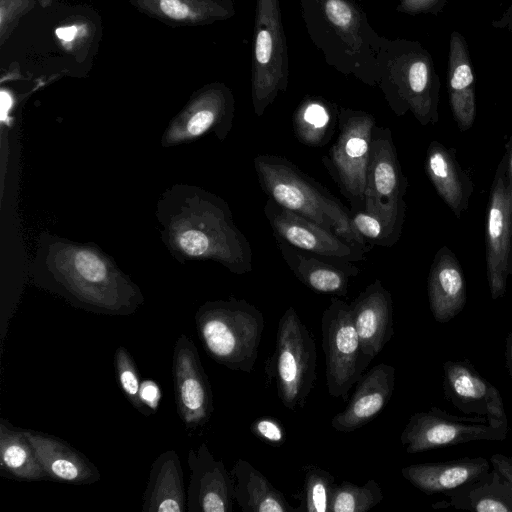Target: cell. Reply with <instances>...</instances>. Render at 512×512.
<instances>
[{"instance_id": "obj_5", "label": "cell", "mask_w": 512, "mask_h": 512, "mask_svg": "<svg viewBox=\"0 0 512 512\" xmlns=\"http://www.w3.org/2000/svg\"><path fill=\"white\" fill-rule=\"evenodd\" d=\"M378 87L397 116L410 111L421 125L438 121L440 79L431 54L416 40L382 39Z\"/></svg>"}, {"instance_id": "obj_16", "label": "cell", "mask_w": 512, "mask_h": 512, "mask_svg": "<svg viewBox=\"0 0 512 512\" xmlns=\"http://www.w3.org/2000/svg\"><path fill=\"white\" fill-rule=\"evenodd\" d=\"M264 214L274 237L298 249L351 262L366 258V252L361 248L312 220L280 206L271 198L266 201Z\"/></svg>"}, {"instance_id": "obj_38", "label": "cell", "mask_w": 512, "mask_h": 512, "mask_svg": "<svg viewBox=\"0 0 512 512\" xmlns=\"http://www.w3.org/2000/svg\"><path fill=\"white\" fill-rule=\"evenodd\" d=\"M139 396L149 415L158 409L161 400V390L155 381L147 379L141 382Z\"/></svg>"}, {"instance_id": "obj_27", "label": "cell", "mask_w": 512, "mask_h": 512, "mask_svg": "<svg viewBox=\"0 0 512 512\" xmlns=\"http://www.w3.org/2000/svg\"><path fill=\"white\" fill-rule=\"evenodd\" d=\"M143 512H187L183 471L175 450L161 453L151 465L143 495Z\"/></svg>"}, {"instance_id": "obj_17", "label": "cell", "mask_w": 512, "mask_h": 512, "mask_svg": "<svg viewBox=\"0 0 512 512\" xmlns=\"http://www.w3.org/2000/svg\"><path fill=\"white\" fill-rule=\"evenodd\" d=\"M443 371L444 396L454 407L466 415L508 424L499 390L468 359L447 360Z\"/></svg>"}, {"instance_id": "obj_25", "label": "cell", "mask_w": 512, "mask_h": 512, "mask_svg": "<svg viewBox=\"0 0 512 512\" xmlns=\"http://www.w3.org/2000/svg\"><path fill=\"white\" fill-rule=\"evenodd\" d=\"M447 88L454 119L464 132L475 119V78L467 42L458 31L450 35Z\"/></svg>"}, {"instance_id": "obj_15", "label": "cell", "mask_w": 512, "mask_h": 512, "mask_svg": "<svg viewBox=\"0 0 512 512\" xmlns=\"http://www.w3.org/2000/svg\"><path fill=\"white\" fill-rule=\"evenodd\" d=\"M174 397L179 418L187 430L203 427L213 412V395L194 342L181 334L172 358Z\"/></svg>"}, {"instance_id": "obj_32", "label": "cell", "mask_w": 512, "mask_h": 512, "mask_svg": "<svg viewBox=\"0 0 512 512\" xmlns=\"http://www.w3.org/2000/svg\"><path fill=\"white\" fill-rule=\"evenodd\" d=\"M382 499V489L374 479H369L363 486L343 480L334 488L329 512H367Z\"/></svg>"}, {"instance_id": "obj_13", "label": "cell", "mask_w": 512, "mask_h": 512, "mask_svg": "<svg viewBox=\"0 0 512 512\" xmlns=\"http://www.w3.org/2000/svg\"><path fill=\"white\" fill-rule=\"evenodd\" d=\"M235 99L224 84H214L203 89L164 130L160 144L171 148L191 143L214 133L223 141L232 129Z\"/></svg>"}, {"instance_id": "obj_3", "label": "cell", "mask_w": 512, "mask_h": 512, "mask_svg": "<svg viewBox=\"0 0 512 512\" xmlns=\"http://www.w3.org/2000/svg\"><path fill=\"white\" fill-rule=\"evenodd\" d=\"M314 46L337 72L375 87L381 78L383 36L355 0H298Z\"/></svg>"}, {"instance_id": "obj_35", "label": "cell", "mask_w": 512, "mask_h": 512, "mask_svg": "<svg viewBox=\"0 0 512 512\" xmlns=\"http://www.w3.org/2000/svg\"><path fill=\"white\" fill-rule=\"evenodd\" d=\"M351 222L355 231L371 244L391 247L398 241L380 218L365 210L351 211Z\"/></svg>"}, {"instance_id": "obj_24", "label": "cell", "mask_w": 512, "mask_h": 512, "mask_svg": "<svg viewBox=\"0 0 512 512\" xmlns=\"http://www.w3.org/2000/svg\"><path fill=\"white\" fill-rule=\"evenodd\" d=\"M491 463L483 457H460L441 462L408 465L402 476L421 492L432 495L446 493L472 482L490 470Z\"/></svg>"}, {"instance_id": "obj_18", "label": "cell", "mask_w": 512, "mask_h": 512, "mask_svg": "<svg viewBox=\"0 0 512 512\" xmlns=\"http://www.w3.org/2000/svg\"><path fill=\"white\" fill-rule=\"evenodd\" d=\"M350 307L360 344L359 367L363 371L394 335L391 293L376 279Z\"/></svg>"}, {"instance_id": "obj_12", "label": "cell", "mask_w": 512, "mask_h": 512, "mask_svg": "<svg viewBox=\"0 0 512 512\" xmlns=\"http://www.w3.org/2000/svg\"><path fill=\"white\" fill-rule=\"evenodd\" d=\"M321 335L328 393L345 401L362 375L360 344L350 303L332 296L321 316Z\"/></svg>"}, {"instance_id": "obj_19", "label": "cell", "mask_w": 512, "mask_h": 512, "mask_svg": "<svg viewBox=\"0 0 512 512\" xmlns=\"http://www.w3.org/2000/svg\"><path fill=\"white\" fill-rule=\"evenodd\" d=\"M187 512H231L234 480L222 460H216L206 443L190 449Z\"/></svg>"}, {"instance_id": "obj_36", "label": "cell", "mask_w": 512, "mask_h": 512, "mask_svg": "<svg viewBox=\"0 0 512 512\" xmlns=\"http://www.w3.org/2000/svg\"><path fill=\"white\" fill-rule=\"evenodd\" d=\"M251 431L261 441L276 447L285 442V430L273 418H258L251 424Z\"/></svg>"}, {"instance_id": "obj_8", "label": "cell", "mask_w": 512, "mask_h": 512, "mask_svg": "<svg viewBox=\"0 0 512 512\" xmlns=\"http://www.w3.org/2000/svg\"><path fill=\"white\" fill-rule=\"evenodd\" d=\"M287 42L279 0H256L251 99L254 113L263 116L288 87Z\"/></svg>"}, {"instance_id": "obj_21", "label": "cell", "mask_w": 512, "mask_h": 512, "mask_svg": "<svg viewBox=\"0 0 512 512\" xmlns=\"http://www.w3.org/2000/svg\"><path fill=\"white\" fill-rule=\"evenodd\" d=\"M396 369L379 363L361 375L347 406L331 420L342 433L353 432L374 419L388 404L395 388Z\"/></svg>"}, {"instance_id": "obj_33", "label": "cell", "mask_w": 512, "mask_h": 512, "mask_svg": "<svg viewBox=\"0 0 512 512\" xmlns=\"http://www.w3.org/2000/svg\"><path fill=\"white\" fill-rule=\"evenodd\" d=\"M304 471L303 500L307 512H329L335 484L334 476L316 465H306Z\"/></svg>"}, {"instance_id": "obj_44", "label": "cell", "mask_w": 512, "mask_h": 512, "mask_svg": "<svg viewBox=\"0 0 512 512\" xmlns=\"http://www.w3.org/2000/svg\"><path fill=\"white\" fill-rule=\"evenodd\" d=\"M77 28L75 26L60 27L56 29V35L59 39L64 41H71L75 38Z\"/></svg>"}, {"instance_id": "obj_6", "label": "cell", "mask_w": 512, "mask_h": 512, "mask_svg": "<svg viewBox=\"0 0 512 512\" xmlns=\"http://www.w3.org/2000/svg\"><path fill=\"white\" fill-rule=\"evenodd\" d=\"M199 340L218 364L251 373L264 330L262 312L244 299L206 301L195 314Z\"/></svg>"}, {"instance_id": "obj_45", "label": "cell", "mask_w": 512, "mask_h": 512, "mask_svg": "<svg viewBox=\"0 0 512 512\" xmlns=\"http://www.w3.org/2000/svg\"><path fill=\"white\" fill-rule=\"evenodd\" d=\"M11 104H12V100H11V97L8 93H6L5 91H2L1 92V112H2V120H4L5 118V113L6 111H8L11 107Z\"/></svg>"}, {"instance_id": "obj_2", "label": "cell", "mask_w": 512, "mask_h": 512, "mask_svg": "<svg viewBox=\"0 0 512 512\" xmlns=\"http://www.w3.org/2000/svg\"><path fill=\"white\" fill-rule=\"evenodd\" d=\"M155 216L160 239L177 262L213 261L236 275L253 270L251 244L220 196L174 184L159 196Z\"/></svg>"}, {"instance_id": "obj_43", "label": "cell", "mask_w": 512, "mask_h": 512, "mask_svg": "<svg viewBox=\"0 0 512 512\" xmlns=\"http://www.w3.org/2000/svg\"><path fill=\"white\" fill-rule=\"evenodd\" d=\"M505 362L509 375L512 379V331H510L505 339Z\"/></svg>"}, {"instance_id": "obj_31", "label": "cell", "mask_w": 512, "mask_h": 512, "mask_svg": "<svg viewBox=\"0 0 512 512\" xmlns=\"http://www.w3.org/2000/svg\"><path fill=\"white\" fill-rule=\"evenodd\" d=\"M320 97H305L292 117V127L299 142L311 147L324 146L333 135L338 110Z\"/></svg>"}, {"instance_id": "obj_10", "label": "cell", "mask_w": 512, "mask_h": 512, "mask_svg": "<svg viewBox=\"0 0 512 512\" xmlns=\"http://www.w3.org/2000/svg\"><path fill=\"white\" fill-rule=\"evenodd\" d=\"M407 187L390 129L375 125L363 210L380 218L397 239L405 221Z\"/></svg>"}, {"instance_id": "obj_34", "label": "cell", "mask_w": 512, "mask_h": 512, "mask_svg": "<svg viewBox=\"0 0 512 512\" xmlns=\"http://www.w3.org/2000/svg\"><path fill=\"white\" fill-rule=\"evenodd\" d=\"M114 368L118 385L127 400L136 410L148 416L149 413L139 396L141 382L137 366L129 351L123 346L115 350Z\"/></svg>"}, {"instance_id": "obj_26", "label": "cell", "mask_w": 512, "mask_h": 512, "mask_svg": "<svg viewBox=\"0 0 512 512\" xmlns=\"http://www.w3.org/2000/svg\"><path fill=\"white\" fill-rule=\"evenodd\" d=\"M425 170L439 196L460 218L468 208L473 184L458 163L455 150L432 141L427 149Z\"/></svg>"}, {"instance_id": "obj_40", "label": "cell", "mask_w": 512, "mask_h": 512, "mask_svg": "<svg viewBox=\"0 0 512 512\" xmlns=\"http://www.w3.org/2000/svg\"><path fill=\"white\" fill-rule=\"evenodd\" d=\"M489 461L492 468L497 470L512 487V456L495 453Z\"/></svg>"}, {"instance_id": "obj_23", "label": "cell", "mask_w": 512, "mask_h": 512, "mask_svg": "<svg viewBox=\"0 0 512 512\" xmlns=\"http://www.w3.org/2000/svg\"><path fill=\"white\" fill-rule=\"evenodd\" d=\"M428 299L431 313L439 323L451 321L465 307V277L458 259L447 246L438 250L430 267Z\"/></svg>"}, {"instance_id": "obj_7", "label": "cell", "mask_w": 512, "mask_h": 512, "mask_svg": "<svg viewBox=\"0 0 512 512\" xmlns=\"http://www.w3.org/2000/svg\"><path fill=\"white\" fill-rule=\"evenodd\" d=\"M316 369L313 335L290 306L278 322L275 350L265 367L267 377L274 379L277 395L287 409L296 411L305 406L315 384Z\"/></svg>"}, {"instance_id": "obj_37", "label": "cell", "mask_w": 512, "mask_h": 512, "mask_svg": "<svg viewBox=\"0 0 512 512\" xmlns=\"http://www.w3.org/2000/svg\"><path fill=\"white\" fill-rule=\"evenodd\" d=\"M448 0H399L396 11L408 15H438Z\"/></svg>"}, {"instance_id": "obj_41", "label": "cell", "mask_w": 512, "mask_h": 512, "mask_svg": "<svg viewBox=\"0 0 512 512\" xmlns=\"http://www.w3.org/2000/svg\"><path fill=\"white\" fill-rule=\"evenodd\" d=\"M491 25L496 29H504L512 33V5L498 19H494Z\"/></svg>"}, {"instance_id": "obj_9", "label": "cell", "mask_w": 512, "mask_h": 512, "mask_svg": "<svg viewBox=\"0 0 512 512\" xmlns=\"http://www.w3.org/2000/svg\"><path fill=\"white\" fill-rule=\"evenodd\" d=\"M337 123L338 137L323 163L350 202L351 211L363 210L375 117L366 111L340 107Z\"/></svg>"}, {"instance_id": "obj_14", "label": "cell", "mask_w": 512, "mask_h": 512, "mask_svg": "<svg viewBox=\"0 0 512 512\" xmlns=\"http://www.w3.org/2000/svg\"><path fill=\"white\" fill-rule=\"evenodd\" d=\"M487 280L491 298L506 293L512 276V186L506 178V159L500 161L492 183L486 226Z\"/></svg>"}, {"instance_id": "obj_4", "label": "cell", "mask_w": 512, "mask_h": 512, "mask_svg": "<svg viewBox=\"0 0 512 512\" xmlns=\"http://www.w3.org/2000/svg\"><path fill=\"white\" fill-rule=\"evenodd\" d=\"M253 165L268 198L369 251L367 241L353 228L351 210L294 163L278 155L259 154Z\"/></svg>"}, {"instance_id": "obj_22", "label": "cell", "mask_w": 512, "mask_h": 512, "mask_svg": "<svg viewBox=\"0 0 512 512\" xmlns=\"http://www.w3.org/2000/svg\"><path fill=\"white\" fill-rule=\"evenodd\" d=\"M22 430L34 447L48 479L76 485L100 480L95 464L65 440L41 431Z\"/></svg>"}, {"instance_id": "obj_30", "label": "cell", "mask_w": 512, "mask_h": 512, "mask_svg": "<svg viewBox=\"0 0 512 512\" xmlns=\"http://www.w3.org/2000/svg\"><path fill=\"white\" fill-rule=\"evenodd\" d=\"M0 467L1 474L19 481L48 479L34 447L22 428L0 420Z\"/></svg>"}, {"instance_id": "obj_28", "label": "cell", "mask_w": 512, "mask_h": 512, "mask_svg": "<svg viewBox=\"0 0 512 512\" xmlns=\"http://www.w3.org/2000/svg\"><path fill=\"white\" fill-rule=\"evenodd\" d=\"M233 499L242 512H294L285 495L250 462L239 458L231 469Z\"/></svg>"}, {"instance_id": "obj_11", "label": "cell", "mask_w": 512, "mask_h": 512, "mask_svg": "<svg viewBox=\"0 0 512 512\" xmlns=\"http://www.w3.org/2000/svg\"><path fill=\"white\" fill-rule=\"evenodd\" d=\"M507 433L508 424L431 407L410 416L400 441L407 453L416 454L473 441H504Z\"/></svg>"}, {"instance_id": "obj_42", "label": "cell", "mask_w": 512, "mask_h": 512, "mask_svg": "<svg viewBox=\"0 0 512 512\" xmlns=\"http://www.w3.org/2000/svg\"><path fill=\"white\" fill-rule=\"evenodd\" d=\"M506 159V178L507 182L512 186V136L506 144V152L504 154Z\"/></svg>"}, {"instance_id": "obj_29", "label": "cell", "mask_w": 512, "mask_h": 512, "mask_svg": "<svg viewBox=\"0 0 512 512\" xmlns=\"http://www.w3.org/2000/svg\"><path fill=\"white\" fill-rule=\"evenodd\" d=\"M445 506L477 512H512V487L494 468L478 479L444 493Z\"/></svg>"}, {"instance_id": "obj_1", "label": "cell", "mask_w": 512, "mask_h": 512, "mask_svg": "<svg viewBox=\"0 0 512 512\" xmlns=\"http://www.w3.org/2000/svg\"><path fill=\"white\" fill-rule=\"evenodd\" d=\"M38 288L88 312L130 315L144 303L139 286L95 243L42 232L29 268Z\"/></svg>"}, {"instance_id": "obj_39", "label": "cell", "mask_w": 512, "mask_h": 512, "mask_svg": "<svg viewBox=\"0 0 512 512\" xmlns=\"http://www.w3.org/2000/svg\"><path fill=\"white\" fill-rule=\"evenodd\" d=\"M159 6L164 15L173 19L181 20L191 14L189 7L180 0H160Z\"/></svg>"}, {"instance_id": "obj_20", "label": "cell", "mask_w": 512, "mask_h": 512, "mask_svg": "<svg viewBox=\"0 0 512 512\" xmlns=\"http://www.w3.org/2000/svg\"><path fill=\"white\" fill-rule=\"evenodd\" d=\"M274 238L283 260L306 287L337 297L347 295L351 279L360 271L353 262L303 251Z\"/></svg>"}]
</instances>
